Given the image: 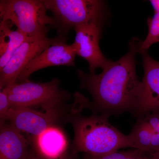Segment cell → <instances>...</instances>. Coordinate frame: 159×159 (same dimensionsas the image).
<instances>
[{
    "instance_id": "obj_1",
    "label": "cell",
    "mask_w": 159,
    "mask_h": 159,
    "mask_svg": "<svg viewBox=\"0 0 159 159\" xmlns=\"http://www.w3.org/2000/svg\"><path fill=\"white\" fill-rule=\"evenodd\" d=\"M142 42L133 38L128 53L116 61L110 60L100 74H87L77 70L80 88L88 91L93 98L87 107L95 113L111 116L134 112L142 90V81L137 75L135 61Z\"/></svg>"
},
{
    "instance_id": "obj_2",
    "label": "cell",
    "mask_w": 159,
    "mask_h": 159,
    "mask_svg": "<svg viewBox=\"0 0 159 159\" xmlns=\"http://www.w3.org/2000/svg\"><path fill=\"white\" fill-rule=\"evenodd\" d=\"M110 116L94 113L89 116H70L74 138L72 153L79 152L91 156H103L121 148H132L128 135H125L109 121Z\"/></svg>"
},
{
    "instance_id": "obj_3",
    "label": "cell",
    "mask_w": 159,
    "mask_h": 159,
    "mask_svg": "<svg viewBox=\"0 0 159 159\" xmlns=\"http://www.w3.org/2000/svg\"><path fill=\"white\" fill-rule=\"evenodd\" d=\"M43 0H1V20L14 25L27 37L48 36L51 26L56 28L54 17L47 14Z\"/></svg>"
},
{
    "instance_id": "obj_4",
    "label": "cell",
    "mask_w": 159,
    "mask_h": 159,
    "mask_svg": "<svg viewBox=\"0 0 159 159\" xmlns=\"http://www.w3.org/2000/svg\"><path fill=\"white\" fill-rule=\"evenodd\" d=\"M59 84L60 81L56 78L46 83L29 80L21 83H15L3 89L9 97L10 108L40 106L47 110L62 105L64 101L70 98V94L61 89Z\"/></svg>"
},
{
    "instance_id": "obj_5",
    "label": "cell",
    "mask_w": 159,
    "mask_h": 159,
    "mask_svg": "<svg viewBox=\"0 0 159 159\" xmlns=\"http://www.w3.org/2000/svg\"><path fill=\"white\" fill-rule=\"evenodd\" d=\"M47 10L52 11L59 33L92 22H102L103 2L99 0H43Z\"/></svg>"
},
{
    "instance_id": "obj_6",
    "label": "cell",
    "mask_w": 159,
    "mask_h": 159,
    "mask_svg": "<svg viewBox=\"0 0 159 159\" xmlns=\"http://www.w3.org/2000/svg\"><path fill=\"white\" fill-rule=\"evenodd\" d=\"M64 38L62 35L54 38L48 36L26 38L0 70L1 90L16 83L25 68L45 49Z\"/></svg>"
},
{
    "instance_id": "obj_7",
    "label": "cell",
    "mask_w": 159,
    "mask_h": 159,
    "mask_svg": "<svg viewBox=\"0 0 159 159\" xmlns=\"http://www.w3.org/2000/svg\"><path fill=\"white\" fill-rule=\"evenodd\" d=\"M61 105L44 110V112L30 107L10 108L4 122H9L20 132L35 136L49 127L57 125L63 115Z\"/></svg>"
},
{
    "instance_id": "obj_8",
    "label": "cell",
    "mask_w": 159,
    "mask_h": 159,
    "mask_svg": "<svg viewBox=\"0 0 159 159\" xmlns=\"http://www.w3.org/2000/svg\"><path fill=\"white\" fill-rule=\"evenodd\" d=\"M102 23L92 22L74 28L76 35L72 45L77 55L88 62L91 74H95L97 68L103 70L110 61L106 58L99 48Z\"/></svg>"
},
{
    "instance_id": "obj_9",
    "label": "cell",
    "mask_w": 159,
    "mask_h": 159,
    "mask_svg": "<svg viewBox=\"0 0 159 159\" xmlns=\"http://www.w3.org/2000/svg\"><path fill=\"white\" fill-rule=\"evenodd\" d=\"M139 53L143 59L144 76L142 93L133 114L137 119L150 112L159 110V61L151 57L147 51Z\"/></svg>"
},
{
    "instance_id": "obj_10",
    "label": "cell",
    "mask_w": 159,
    "mask_h": 159,
    "mask_svg": "<svg viewBox=\"0 0 159 159\" xmlns=\"http://www.w3.org/2000/svg\"><path fill=\"white\" fill-rule=\"evenodd\" d=\"M76 51L73 45L66 43V39L55 43L45 49L35 57L20 74L16 83L29 80L31 74L41 69L51 66H73Z\"/></svg>"
},
{
    "instance_id": "obj_11",
    "label": "cell",
    "mask_w": 159,
    "mask_h": 159,
    "mask_svg": "<svg viewBox=\"0 0 159 159\" xmlns=\"http://www.w3.org/2000/svg\"><path fill=\"white\" fill-rule=\"evenodd\" d=\"M32 149L44 159H57L67 151L68 142L62 131L56 125L35 136L28 138Z\"/></svg>"
},
{
    "instance_id": "obj_12",
    "label": "cell",
    "mask_w": 159,
    "mask_h": 159,
    "mask_svg": "<svg viewBox=\"0 0 159 159\" xmlns=\"http://www.w3.org/2000/svg\"><path fill=\"white\" fill-rule=\"evenodd\" d=\"M30 146L20 131L8 122H1L0 159H28Z\"/></svg>"
},
{
    "instance_id": "obj_13",
    "label": "cell",
    "mask_w": 159,
    "mask_h": 159,
    "mask_svg": "<svg viewBox=\"0 0 159 159\" xmlns=\"http://www.w3.org/2000/svg\"><path fill=\"white\" fill-rule=\"evenodd\" d=\"M128 136L132 148L150 155L159 151V134L148 127L141 118L137 119Z\"/></svg>"
},
{
    "instance_id": "obj_14",
    "label": "cell",
    "mask_w": 159,
    "mask_h": 159,
    "mask_svg": "<svg viewBox=\"0 0 159 159\" xmlns=\"http://www.w3.org/2000/svg\"><path fill=\"white\" fill-rule=\"evenodd\" d=\"M9 23H0V70L6 66L18 48L27 38L17 30H11Z\"/></svg>"
},
{
    "instance_id": "obj_15",
    "label": "cell",
    "mask_w": 159,
    "mask_h": 159,
    "mask_svg": "<svg viewBox=\"0 0 159 159\" xmlns=\"http://www.w3.org/2000/svg\"><path fill=\"white\" fill-rule=\"evenodd\" d=\"M148 34L146 38L141 43L138 53L143 51H148L151 46L159 42V13H154L153 17L147 21Z\"/></svg>"
},
{
    "instance_id": "obj_16",
    "label": "cell",
    "mask_w": 159,
    "mask_h": 159,
    "mask_svg": "<svg viewBox=\"0 0 159 159\" xmlns=\"http://www.w3.org/2000/svg\"><path fill=\"white\" fill-rule=\"evenodd\" d=\"M147 154H149L133 148L126 151H118L102 157H95L84 154L82 159H149L151 156H148Z\"/></svg>"
},
{
    "instance_id": "obj_17",
    "label": "cell",
    "mask_w": 159,
    "mask_h": 159,
    "mask_svg": "<svg viewBox=\"0 0 159 159\" xmlns=\"http://www.w3.org/2000/svg\"><path fill=\"white\" fill-rule=\"evenodd\" d=\"M140 118L143 119L149 128L159 134V110L150 112Z\"/></svg>"
},
{
    "instance_id": "obj_18",
    "label": "cell",
    "mask_w": 159,
    "mask_h": 159,
    "mask_svg": "<svg viewBox=\"0 0 159 159\" xmlns=\"http://www.w3.org/2000/svg\"><path fill=\"white\" fill-rule=\"evenodd\" d=\"M10 108L9 97L4 89L0 92V119L1 122H3L5 117Z\"/></svg>"
},
{
    "instance_id": "obj_19",
    "label": "cell",
    "mask_w": 159,
    "mask_h": 159,
    "mask_svg": "<svg viewBox=\"0 0 159 159\" xmlns=\"http://www.w3.org/2000/svg\"><path fill=\"white\" fill-rule=\"evenodd\" d=\"M57 159H77L75 155L73 153L70 154L69 153L67 150L62 155Z\"/></svg>"
},
{
    "instance_id": "obj_20",
    "label": "cell",
    "mask_w": 159,
    "mask_h": 159,
    "mask_svg": "<svg viewBox=\"0 0 159 159\" xmlns=\"http://www.w3.org/2000/svg\"><path fill=\"white\" fill-rule=\"evenodd\" d=\"M149 2L153 7L155 13H159V0H151Z\"/></svg>"
},
{
    "instance_id": "obj_21",
    "label": "cell",
    "mask_w": 159,
    "mask_h": 159,
    "mask_svg": "<svg viewBox=\"0 0 159 159\" xmlns=\"http://www.w3.org/2000/svg\"><path fill=\"white\" fill-rule=\"evenodd\" d=\"M28 159H44L32 149L31 153Z\"/></svg>"
},
{
    "instance_id": "obj_22",
    "label": "cell",
    "mask_w": 159,
    "mask_h": 159,
    "mask_svg": "<svg viewBox=\"0 0 159 159\" xmlns=\"http://www.w3.org/2000/svg\"><path fill=\"white\" fill-rule=\"evenodd\" d=\"M151 159H159V151L151 155Z\"/></svg>"
},
{
    "instance_id": "obj_23",
    "label": "cell",
    "mask_w": 159,
    "mask_h": 159,
    "mask_svg": "<svg viewBox=\"0 0 159 159\" xmlns=\"http://www.w3.org/2000/svg\"><path fill=\"white\" fill-rule=\"evenodd\" d=\"M149 159H151V157L150 158H149Z\"/></svg>"
}]
</instances>
